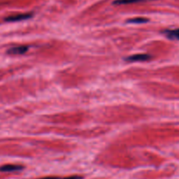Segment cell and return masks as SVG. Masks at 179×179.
Listing matches in <instances>:
<instances>
[{
    "label": "cell",
    "instance_id": "9",
    "mask_svg": "<svg viewBox=\"0 0 179 179\" xmlns=\"http://www.w3.org/2000/svg\"><path fill=\"white\" fill-rule=\"evenodd\" d=\"M40 179H61L60 178H56V177H47V178H43Z\"/></svg>",
    "mask_w": 179,
    "mask_h": 179
},
{
    "label": "cell",
    "instance_id": "7",
    "mask_svg": "<svg viewBox=\"0 0 179 179\" xmlns=\"http://www.w3.org/2000/svg\"><path fill=\"white\" fill-rule=\"evenodd\" d=\"M128 23H134V24H142V23H146L148 22V19L145 18H135V19H131L127 20Z\"/></svg>",
    "mask_w": 179,
    "mask_h": 179
},
{
    "label": "cell",
    "instance_id": "2",
    "mask_svg": "<svg viewBox=\"0 0 179 179\" xmlns=\"http://www.w3.org/2000/svg\"><path fill=\"white\" fill-rule=\"evenodd\" d=\"M150 59H152L151 55L141 53V54H134L133 56L126 57V60L129 61V62H137V61H147V60H150Z\"/></svg>",
    "mask_w": 179,
    "mask_h": 179
},
{
    "label": "cell",
    "instance_id": "5",
    "mask_svg": "<svg viewBox=\"0 0 179 179\" xmlns=\"http://www.w3.org/2000/svg\"><path fill=\"white\" fill-rule=\"evenodd\" d=\"M164 33L168 38H170L171 40H179V28L172 29V30H165Z\"/></svg>",
    "mask_w": 179,
    "mask_h": 179
},
{
    "label": "cell",
    "instance_id": "3",
    "mask_svg": "<svg viewBox=\"0 0 179 179\" xmlns=\"http://www.w3.org/2000/svg\"><path fill=\"white\" fill-rule=\"evenodd\" d=\"M29 47L27 45H20V46H15L12 47L7 51L8 54H12V55H21L26 53L28 51Z\"/></svg>",
    "mask_w": 179,
    "mask_h": 179
},
{
    "label": "cell",
    "instance_id": "6",
    "mask_svg": "<svg viewBox=\"0 0 179 179\" xmlns=\"http://www.w3.org/2000/svg\"><path fill=\"white\" fill-rule=\"evenodd\" d=\"M145 0H115L113 2V4H134L139 3Z\"/></svg>",
    "mask_w": 179,
    "mask_h": 179
},
{
    "label": "cell",
    "instance_id": "8",
    "mask_svg": "<svg viewBox=\"0 0 179 179\" xmlns=\"http://www.w3.org/2000/svg\"><path fill=\"white\" fill-rule=\"evenodd\" d=\"M61 179H83L82 177L80 176H72V177H69V178H64Z\"/></svg>",
    "mask_w": 179,
    "mask_h": 179
},
{
    "label": "cell",
    "instance_id": "1",
    "mask_svg": "<svg viewBox=\"0 0 179 179\" xmlns=\"http://www.w3.org/2000/svg\"><path fill=\"white\" fill-rule=\"evenodd\" d=\"M33 17V13H20V14H15L9 17H6L4 20L6 22H19L23 20H27Z\"/></svg>",
    "mask_w": 179,
    "mask_h": 179
},
{
    "label": "cell",
    "instance_id": "4",
    "mask_svg": "<svg viewBox=\"0 0 179 179\" xmlns=\"http://www.w3.org/2000/svg\"><path fill=\"white\" fill-rule=\"evenodd\" d=\"M23 170V166L20 165H13V164H8V165H4L0 167V171L4 172H12V171H18Z\"/></svg>",
    "mask_w": 179,
    "mask_h": 179
}]
</instances>
